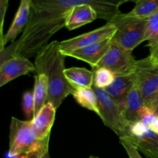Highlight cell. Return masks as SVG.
<instances>
[{
	"mask_svg": "<svg viewBox=\"0 0 158 158\" xmlns=\"http://www.w3.org/2000/svg\"><path fill=\"white\" fill-rule=\"evenodd\" d=\"M86 0H32L29 23L16 40L15 56L30 58L49 43L51 37L66 27L73 8Z\"/></svg>",
	"mask_w": 158,
	"mask_h": 158,
	"instance_id": "1",
	"label": "cell"
},
{
	"mask_svg": "<svg viewBox=\"0 0 158 158\" xmlns=\"http://www.w3.org/2000/svg\"><path fill=\"white\" fill-rule=\"evenodd\" d=\"M66 57L60 51L59 42L53 40L43 46L35 58V72L47 77L48 102L56 110L75 90L65 77Z\"/></svg>",
	"mask_w": 158,
	"mask_h": 158,
	"instance_id": "2",
	"label": "cell"
},
{
	"mask_svg": "<svg viewBox=\"0 0 158 158\" xmlns=\"http://www.w3.org/2000/svg\"><path fill=\"white\" fill-rule=\"evenodd\" d=\"M49 137L40 140L32 127L31 120L11 118L9 152L12 154H43L49 152Z\"/></svg>",
	"mask_w": 158,
	"mask_h": 158,
	"instance_id": "3",
	"label": "cell"
},
{
	"mask_svg": "<svg viewBox=\"0 0 158 158\" xmlns=\"http://www.w3.org/2000/svg\"><path fill=\"white\" fill-rule=\"evenodd\" d=\"M148 20L129 16L120 12L110 22L116 27L112 40L124 49L133 51L145 41Z\"/></svg>",
	"mask_w": 158,
	"mask_h": 158,
	"instance_id": "4",
	"label": "cell"
},
{
	"mask_svg": "<svg viewBox=\"0 0 158 158\" xmlns=\"http://www.w3.org/2000/svg\"><path fill=\"white\" fill-rule=\"evenodd\" d=\"M98 103L100 117L107 127L120 137H125L129 133L130 123L125 120L123 111L117 102L109 96L104 89L92 86Z\"/></svg>",
	"mask_w": 158,
	"mask_h": 158,
	"instance_id": "5",
	"label": "cell"
},
{
	"mask_svg": "<svg viewBox=\"0 0 158 158\" xmlns=\"http://www.w3.org/2000/svg\"><path fill=\"white\" fill-rule=\"evenodd\" d=\"M136 63L132 51L124 49L112 40L107 52L95 68H106L116 77L126 76L135 73Z\"/></svg>",
	"mask_w": 158,
	"mask_h": 158,
	"instance_id": "6",
	"label": "cell"
},
{
	"mask_svg": "<svg viewBox=\"0 0 158 158\" xmlns=\"http://www.w3.org/2000/svg\"><path fill=\"white\" fill-rule=\"evenodd\" d=\"M134 73L144 106H147L158 90V64L154 63L148 56L137 60Z\"/></svg>",
	"mask_w": 158,
	"mask_h": 158,
	"instance_id": "7",
	"label": "cell"
},
{
	"mask_svg": "<svg viewBox=\"0 0 158 158\" xmlns=\"http://www.w3.org/2000/svg\"><path fill=\"white\" fill-rule=\"evenodd\" d=\"M116 32V27L110 23L94 30L73 37L69 40L59 42L62 53L67 56L69 53L77 49H82L94 43L101 42L108 38H112Z\"/></svg>",
	"mask_w": 158,
	"mask_h": 158,
	"instance_id": "8",
	"label": "cell"
},
{
	"mask_svg": "<svg viewBox=\"0 0 158 158\" xmlns=\"http://www.w3.org/2000/svg\"><path fill=\"white\" fill-rule=\"evenodd\" d=\"M35 71V66L29 59L14 56L0 68V88L12 80Z\"/></svg>",
	"mask_w": 158,
	"mask_h": 158,
	"instance_id": "9",
	"label": "cell"
},
{
	"mask_svg": "<svg viewBox=\"0 0 158 158\" xmlns=\"http://www.w3.org/2000/svg\"><path fill=\"white\" fill-rule=\"evenodd\" d=\"M31 4L32 0H22L16 11L10 27L7 32L4 35L3 43L4 46L9 43H13L16 41V39L20 33H23L26 29L31 13Z\"/></svg>",
	"mask_w": 158,
	"mask_h": 158,
	"instance_id": "10",
	"label": "cell"
},
{
	"mask_svg": "<svg viewBox=\"0 0 158 158\" xmlns=\"http://www.w3.org/2000/svg\"><path fill=\"white\" fill-rule=\"evenodd\" d=\"M112 38H108L101 42H98L82 49H77L69 53L67 56L86 62L92 67V69H94L97 67L107 52L112 43Z\"/></svg>",
	"mask_w": 158,
	"mask_h": 158,
	"instance_id": "11",
	"label": "cell"
},
{
	"mask_svg": "<svg viewBox=\"0 0 158 158\" xmlns=\"http://www.w3.org/2000/svg\"><path fill=\"white\" fill-rule=\"evenodd\" d=\"M56 113V109L53 105L47 102L37 115L31 119L32 127L37 138L44 140L49 137L51 129L55 121Z\"/></svg>",
	"mask_w": 158,
	"mask_h": 158,
	"instance_id": "12",
	"label": "cell"
},
{
	"mask_svg": "<svg viewBox=\"0 0 158 158\" xmlns=\"http://www.w3.org/2000/svg\"><path fill=\"white\" fill-rule=\"evenodd\" d=\"M136 84L135 73L116 77L114 82L105 88V91L114 99L123 111L127 99L134 85Z\"/></svg>",
	"mask_w": 158,
	"mask_h": 158,
	"instance_id": "13",
	"label": "cell"
},
{
	"mask_svg": "<svg viewBox=\"0 0 158 158\" xmlns=\"http://www.w3.org/2000/svg\"><path fill=\"white\" fill-rule=\"evenodd\" d=\"M123 138L129 140L136 149L148 158H158V135L148 130L140 136L127 135Z\"/></svg>",
	"mask_w": 158,
	"mask_h": 158,
	"instance_id": "14",
	"label": "cell"
},
{
	"mask_svg": "<svg viewBox=\"0 0 158 158\" xmlns=\"http://www.w3.org/2000/svg\"><path fill=\"white\" fill-rule=\"evenodd\" d=\"M144 107V103L141 94L136 83L128 95L126 105L123 110L125 120L130 123V125L140 120Z\"/></svg>",
	"mask_w": 158,
	"mask_h": 158,
	"instance_id": "15",
	"label": "cell"
},
{
	"mask_svg": "<svg viewBox=\"0 0 158 158\" xmlns=\"http://www.w3.org/2000/svg\"><path fill=\"white\" fill-rule=\"evenodd\" d=\"M65 77L69 83L76 88H92L94 84V73L83 67L66 68Z\"/></svg>",
	"mask_w": 158,
	"mask_h": 158,
	"instance_id": "16",
	"label": "cell"
},
{
	"mask_svg": "<svg viewBox=\"0 0 158 158\" xmlns=\"http://www.w3.org/2000/svg\"><path fill=\"white\" fill-rule=\"evenodd\" d=\"M35 83L33 88L34 114L33 117L37 115L40 110L48 102V79L44 74H36L34 77Z\"/></svg>",
	"mask_w": 158,
	"mask_h": 158,
	"instance_id": "17",
	"label": "cell"
},
{
	"mask_svg": "<svg viewBox=\"0 0 158 158\" xmlns=\"http://www.w3.org/2000/svg\"><path fill=\"white\" fill-rule=\"evenodd\" d=\"M76 101L82 106L93 111L100 117V110L96 94L92 88H76L72 94Z\"/></svg>",
	"mask_w": 158,
	"mask_h": 158,
	"instance_id": "18",
	"label": "cell"
},
{
	"mask_svg": "<svg viewBox=\"0 0 158 158\" xmlns=\"http://www.w3.org/2000/svg\"><path fill=\"white\" fill-rule=\"evenodd\" d=\"M158 12V0H137L135 6L127 15L131 17L148 19Z\"/></svg>",
	"mask_w": 158,
	"mask_h": 158,
	"instance_id": "19",
	"label": "cell"
},
{
	"mask_svg": "<svg viewBox=\"0 0 158 158\" xmlns=\"http://www.w3.org/2000/svg\"><path fill=\"white\" fill-rule=\"evenodd\" d=\"M94 73V86L100 89H105L114 82L116 76L106 68L92 69Z\"/></svg>",
	"mask_w": 158,
	"mask_h": 158,
	"instance_id": "20",
	"label": "cell"
},
{
	"mask_svg": "<svg viewBox=\"0 0 158 158\" xmlns=\"http://www.w3.org/2000/svg\"><path fill=\"white\" fill-rule=\"evenodd\" d=\"M145 41H148L147 46L149 49L158 44V12L151 15L148 20Z\"/></svg>",
	"mask_w": 158,
	"mask_h": 158,
	"instance_id": "21",
	"label": "cell"
},
{
	"mask_svg": "<svg viewBox=\"0 0 158 158\" xmlns=\"http://www.w3.org/2000/svg\"><path fill=\"white\" fill-rule=\"evenodd\" d=\"M22 107L23 111L26 117L30 118L33 117L34 114V98L32 91H26L22 99Z\"/></svg>",
	"mask_w": 158,
	"mask_h": 158,
	"instance_id": "22",
	"label": "cell"
},
{
	"mask_svg": "<svg viewBox=\"0 0 158 158\" xmlns=\"http://www.w3.org/2000/svg\"><path fill=\"white\" fill-rule=\"evenodd\" d=\"M16 46L17 41H15V43H11L9 46H6L5 49L0 50V68L9 59L12 58L15 56Z\"/></svg>",
	"mask_w": 158,
	"mask_h": 158,
	"instance_id": "23",
	"label": "cell"
},
{
	"mask_svg": "<svg viewBox=\"0 0 158 158\" xmlns=\"http://www.w3.org/2000/svg\"><path fill=\"white\" fill-rule=\"evenodd\" d=\"M119 140H120V143H121L123 148L126 151L129 158H142L139 151L136 149L135 147L129 140H127L125 138H123V137H120Z\"/></svg>",
	"mask_w": 158,
	"mask_h": 158,
	"instance_id": "24",
	"label": "cell"
},
{
	"mask_svg": "<svg viewBox=\"0 0 158 158\" xmlns=\"http://www.w3.org/2000/svg\"><path fill=\"white\" fill-rule=\"evenodd\" d=\"M9 6L8 0H0V35L4 37L3 27H4V20L6 11Z\"/></svg>",
	"mask_w": 158,
	"mask_h": 158,
	"instance_id": "25",
	"label": "cell"
},
{
	"mask_svg": "<svg viewBox=\"0 0 158 158\" xmlns=\"http://www.w3.org/2000/svg\"><path fill=\"white\" fill-rule=\"evenodd\" d=\"M149 56L154 63L158 64V44L156 45L154 47L150 49Z\"/></svg>",
	"mask_w": 158,
	"mask_h": 158,
	"instance_id": "26",
	"label": "cell"
},
{
	"mask_svg": "<svg viewBox=\"0 0 158 158\" xmlns=\"http://www.w3.org/2000/svg\"><path fill=\"white\" fill-rule=\"evenodd\" d=\"M145 106L150 108V109L152 110L153 111H154L156 108L158 107V90L157 92L156 93L155 95L154 96V97L151 99V101L148 103V104Z\"/></svg>",
	"mask_w": 158,
	"mask_h": 158,
	"instance_id": "27",
	"label": "cell"
},
{
	"mask_svg": "<svg viewBox=\"0 0 158 158\" xmlns=\"http://www.w3.org/2000/svg\"><path fill=\"white\" fill-rule=\"evenodd\" d=\"M149 129L158 135V116H155L149 125Z\"/></svg>",
	"mask_w": 158,
	"mask_h": 158,
	"instance_id": "28",
	"label": "cell"
},
{
	"mask_svg": "<svg viewBox=\"0 0 158 158\" xmlns=\"http://www.w3.org/2000/svg\"><path fill=\"white\" fill-rule=\"evenodd\" d=\"M30 154H12L8 151L6 154V158H28Z\"/></svg>",
	"mask_w": 158,
	"mask_h": 158,
	"instance_id": "29",
	"label": "cell"
},
{
	"mask_svg": "<svg viewBox=\"0 0 158 158\" xmlns=\"http://www.w3.org/2000/svg\"><path fill=\"white\" fill-rule=\"evenodd\" d=\"M28 158H51V157H50V155H49V152H48L43 154H30L29 157Z\"/></svg>",
	"mask_w": 158,
	"mask_h": 158,
	"instance_id": "30",
	"label": "cell"
},
{
	"mask_svg": "<svg viewBox=\"0 0 158 158\" xmlns=\"http://www.w3.org/2000/svg\"><path fill=\"white\" fill-rule=\"evenodd\" d=\"M3 38L4 37L0 35V48H2V49H4V48L6 47V46H4V43H3Z\"/></svg>",
	"mask_w": 158,
	"mask_h": 158,
	"instance_id": "31",
	"label": "cell"
},
{
	"mask_svg": "<svg viewBox=\"0 0 158 158\" xmlns=\"http://www.w3.org/2000/svg\"><path fill=\"white\" fill-rule=\"evenodd\" d=\"M154 114L155 116H158V107H157L155 110H154Z\"/></svg>",
	"mask_w": 158,
	"mask_h": 158,
	"instance_id": "32",
	"label": "cell"
},
{
	"mask_svg": "<svg viewBox=\"0 0 158 158\" xmlns=\"http://www.w3.org/2000/svg\"><path fill=\"white\" fill-rule=\"evenodd\" d=\"M88 158H94V156H92V155H91V156H89V157H88Z\"/></svg>",
	"mask_w": 158,
	"mask_h": 158,
	"instance_id": "33",
	"label": "cell"
},
{
	"mask_svg": "<svg viewBox=\"0 0 158 158\" xmlns=\"http://www.w3.org/2000/svg\"><path fill=\"white\" fill-rule=\"evenodd\" d=\"M4 49H5V48H4ZM2 49H2V48H0V50H2Z\"/></svg>",
	"mask_w": 158,
	"mask_h": 158,
	"instance_id": "34",
	"label": "cell"
},
{
	"mask_svg": "<svg viewBox=\"0 0 158 158\" xmlns=\"http://www.w3.org/2000/svg\"><path fill=\"white\" fill-rule=\"evenodd\" d=\"M94 158H100V157H94Z\"/></svg>",
	"mask_w": 158,
	"mask_h": 158,
	"instance_id": "35",
	"label": "cell"
}]
</instances>
